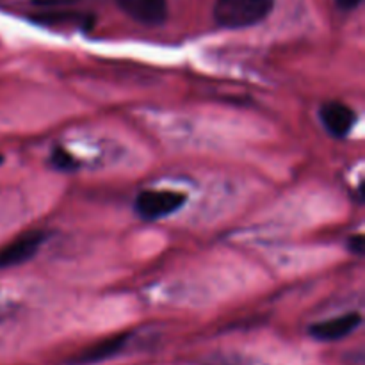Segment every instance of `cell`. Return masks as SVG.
Instances as JSON below:
<instances>
[{
	"mask_svg": "<svg viewBox=\"0 0 365 365\" xmlns=\"http://www.w3.org/2000/svg\"><path fill=\"white\" fill-rule=\"evenodd\" d=\"M274 0H217L214 18L221 27L245 29L262 21L271 13Z\"/></svg>",
	"mask_w": 365,
	"mask_h": 365,
	"instance_id": "1",
	"label": "cell"
},
{
	"mask_svg": "<svg viewBox=\"0 0 365 365\" xmlns=\"http://www.w3.org/2000/svg\"><path fill=\"white\" fill-rule=\"evenodd\" d=\"M187 196L178 191H143L135 200V212L143 220H160L177 212Z\"/></svg>",
	"mask_w": 365,
	"mask_h": 365,
	"instance_id": "2",
	"label": "cell"
},
{
	"mask_svg": "<svg viewBox=\"0 0 365 365\" xmlns=\"http://www.w3.org/2000/svg\"><path fill=\"white\" fill-rule=\"evenodd\" d=\"M45 241L46 234L41 230H29L25 234L18 235L13 242H9V245L0 250V269L20 266V264L31 260L39 252Z\"/></svg>",
	"mask_w": 365,
	"mask_h": 365,
	"instance_id": "3",
	"label": "cell"
},
{
	"mask_svg": "<svg viewBox=\"0 0 365 365\" xmlns=\"http://www.w3.org/2000/svg\"><path fill=\"white\" fill-rule=\"evenodd\" d=\"M360 324H362V316L356 312H351L344 314V316L341 317L323 321V323H316L309 331L314 339H317V341L334 342L351 335Z\"/></svg>",
	"mask_w": 365,
	"mask_h": 365,
	"instance_id": "4",
	"label": "cell"
},
{
	"mask_svg": "<svg viewBox=\"0 0 365 365\" xmlns=\"http://www.w3.org/2000/svg\"><path fill=\"white\" fill-rule=\"evenodd\" d=\"M321 120L324 127L335 138H346L356 121V114L351 107L341 102H328L321 107Z\"/></svg>",
	"mask_w": 365,
	"mask_h": 365,
	"instance_id": "5",
	"label": "cell"
},
{
	"mask_svg": "<svg viewBox=\"0 0 365 365\" xmlns=\"http://www.w3.org/2000/svg\"><path fill=\"white\" fill-rule=\"evenodd\" d=\"M121 9L134 20L146 25H159L166 20V0H118Z\"/></svg>",
	"mask_w": 365,
	"mask_h": 365,
	"instance_id": "6",
	"label": "cell"
},
{
	"mask_svg": "<svg viewBox=\"0 0 365 365\" xmlns=\"http://www.w3.org/2000/svg\"><path fill=\"white\" fill-rule=\"evenodd\" d=\"M128 337H130L128 334H120V335H113V337L109 339H103V341L96 342V344L89 346V348L84 349L82 353H78L77 359H73V364L88 365V364L103 362V360L118 355V353L125 348Z\"/></svg>",
	"mask_w": 365,
	"mask_h": 365,
	"instance_id": "7",
	"label": "cell"
},
{
	"mask_svg": "<svg viewBox=\"0 0 365 365\" xmlns=\"http://www.w3.org/2000/svg\"><path fill=\"white\" fill-rule=\"evenodd\" d=\"M52 164L57 168V170H63V171H71L77 168V160H75V157L63 148L53 150Z\"/></svg>",
	"mask_w": 365,
	"mask_h": 365,
	"instance_id": "8",
	"label": "cell"
},
{
	"mask_svg": "<svg viewBox=\"0 0 365 365\" xmlns=\"http://www.w3.org/2000/svg\"><path fill=\"white\" fill-rule=\"evenodd\" d=\"M349 250H351V253H355V255H362L364 250H365V239L364 235H353V237H349Z\"/></svg>",
	"mask_w": 365,
	"mask_h": 365,
	"instance_id": "9",
	"label": "cell"
},
{
	"mask_svg": "<svg viewBox=\"0 0 365 365\" xmlns=\"http://www.w3.org/2000/svg\"><path fill=\"white\" fill-rule=\"evenodd\" d=\"M78 2V0H32L34 6L39 7H59V6H68V4Z\"/></svg>",
	"mask_w": 365,
	"mask_h": 365,
	"instance_id": "10",
	"label": "cell"
},
{
	"mask_svg": "<svg viewBox=\"0 0 365 365\" xmlns=\"http://www.w3.org/2000/svg\"><path fill=\"white\" fill-rule=\"evenodd\" d=\"M362 2V0H335V4H337L339 7H341L342 11H351L355 9L359 4Z\"/></svg>",
	"mask_w": 365,
	"mask_h": 365,
	"instance_id": "11",
	"label": "cell"
},
{
	"mask_svg": "<svg viewBox=\"0 0 365 365\" xmlns=\"http://www.w3.org/2000/svg\"><path fill=\"white\" fill-rule=\"evenodd\" d=\"M0 163H2V157H0Z\"/></svg>",
	"mask_w": 365,
	"mask_h": 365,
	"instance_id": "12",
	"label": "cell"
}]
</instances>
